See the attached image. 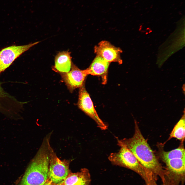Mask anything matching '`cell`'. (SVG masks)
Returning <instances> with one entry per match:
<instances>
[{"mask_svg": "<svg viewBox=\"0 0 185 185\" xmlns=\"http://www.w3.org/2000/svg\"><path fill=\"white\" fill-rule=\"evenodd\" d=\"M120 147L117 152L111 153L108 159L114 165L130 169L139 174L144 180L146 185H156L155 175L145 168L133 153L126 146Z\"/></svg>", "mask_w": 185, "mask_h": 185, "instance_id": "obj_3", "label": "cell"}, {"mask_svg": "<svg viewBox=\"0 0 185 185\" xmlns=\"http://www.w3.org/2000/svg\"><path fill=\"white\" fill-rule=\"evenodd\" d=\"M185 124L184 110L183 114L174 126L170 134L168 140L172 138H174L183 142L185 138Z\"/></svg>", "mask_w": 185, "mask_h": 185, "instance_id": "obj_14", "label": "cell"}, {"mask_svg": "<svg viewBox=\"0 0 185 185\" xmlns=\"http://www.w3.org/2000/svg\"><path fill=\"white\" fill-rule=\"evenodd\" d=\"M43 185H58V184L53 183L48 178Z\"/></svg>", "mask_w": 185, "mask_h": 185, "instance_id": "obj_17", "label": "cell"}, {"mask_svg": "<svg viewBox=\"0 0 185 185\" xmlns=\"http://www.w3.org/2000/svg\"><path fill=\"white\" fill-rule=\"evenodd\" d=\"M169 173L179 177H183L185 174V158H176L164 162Z\"/></svg>", "mask_w": 185, "mask_h": 185, "instance_id": "obj_12", "label": "cell"}, {"mask_svg": "<svg viewBox=\"0 0 185 185\" xmlns=\"http://www.w3.org/2000/svg\"><path fill=\"white\" fill-rule=\"evenodd\" d=\"M79 107L96 122L98 127L101 130L107 129V126L99 116L89 93L84 85L80 88L78 102Z\"/></svg>", "mask_w": 185, "mask_h": 185, "instance_id": "obj_5", "label": "cell"}, {"mask_svg": "<svg viewBox=\"0 0 185 185\" xmlns=\"http://www.w3.org/2000/svg\"><path fill=\"white\" fill-rule=\"evenodd\" d=\"M135 132L129 138L117 140V145L126 146L133 153L141 164L146 170L155 175H158L162 182L169 173L163 168L147 141L142 135L137 123L135 120Z\"/></svg>", "mask_w": 185, "mask_h": 185, "instance_id": "obj_1", "label": "cell"}, {"mask_svg": "<svg viewBox=\"0 0 185 185\" xmlns=\"http://www.w3.org/2000/svg\"><path fill=\"white\" fill-rule=\"evenodd\" d=\"M61 74L62 80L71 92L81 87L84 84L86 77L88 75L87 69L81 70L73 63L69 72Z\"/></svg>", "mask_w": 185, "mask_h": 185, "instance_id": "obj_8", "label": "cell"}, {"mask_svg": "<svg viewBox=\"0 0 185 185\" xmlns=\"http://www.w3.org/2000/svg\"><path fill=\"white\" fill-rule=\"evenodd\" d=\"M50 135L43 140L29 165L20 185H43L48 178Z\"/></svg>", "mask_w": 185, "mask_h": 185, "instance_id": "obj_2", "label": "cell"}, {"mask_svg": "<svg viewBox=\"0 0 185 185\" xmlns=\"http://www.w3.org/2000/svg\"><path fill=\"white\" fill-rule=\"evenodd\" d=\"M39 42L38 41L24 45H12L1 50L0 51V73L8 67L23 53Z\"/></svg>", "mask_w": 185, "mask_h": 185, "instance_id": "obj_6", "label": "cell"}, {"mask_svg": "<svg viewBox=\"0 0 185 185\" xmlns=\"http://www.w3.org/2000/svg\"><path fill=\"white\" fill-rule=\"evenodd\" d=\"M95 53L107 62H117L119 64L122 63L120 56L122 52L119 48L116 47L109 42L103 40L100 42L94 48Z\"/></svg>", "mask_w": 185, "mask_h": 185, "instance_id": "obj_7", "label": "cell"}, {"mask_svg": "<svg viewBox=\"0 0 185 185\" xmlns=\"http://www.w3.org/2000/svg\"><path fill=\"white\" fill-rule=\"evenodd\" d=\"M1 84L0 82V110L2 109V107H4L3 106L4 105V103H6V102L15 99L3 90Z\"/></svg>", "mask_w": 185, "mask_h": 185, "instance_id": "obj_15", "label": "cell"}, {"mask_svg": "<svg viewBox=\"0 0 185 185\" xmlns=\"http://www.w3.org/2000/svg\"><path fill=\"white\" fill-rule=\"evenodd\" d=\"M90 175L88 170L82 168L80 172H70L65 179L58 185H90Z\"/></svg>", "mask_w": 185, "mask_h": 185, "instance_id": "obj_10", "label": "cell"}, {"mask_svg": "<svg viewBox=\"0 0 185 185\" xmlns=\"http://www.w3.org/2000/svg\"><path fill=\"white\" fill-rule=\"evenodd\" d=\"M70 54L68 51L59 52L55 57L54 65L52 67V69L60 74L69 72L72 63Z\"/></svg>", "mask_w": 185, "mask_h": 185, "instance_id": "obj_11", "label": "cell"}, {"mask_svg": "<svg viewBox=\"0 0 185 185\" xmlns=\"http://www.w3.org/2000/svg\"><path fill=\"white\" fill-rule=\"evenodd\" d=\"M70 161L60 160L51 146L50 148V161L48 179L53 183H61L71 172L69 169Z\"/></svg>", "mask_w": 185, "mask_h": 185, "instance_id": "obj_4", "label": "cell"}, {"mask_svg": "<svg viewBox=\"0 0 185 185\" xmlns=\"http://www.w3.org/2000/svg\"><path fill=\"white\" fill-rule=\"evenodd\" d=\"M158 146L159 156L164 162L174 159L185 158V151L183 142H181V144L177 148L169 151H164L162 145Z\"/></svg>", "mask_w": 185, "mask_h": 185, "instance_id": "obj_13", "label": "cell"}, {"mask_svg": "<svg viewBox=\"0 0 185 185\" xmlns=\"http://www.w3.org/2000/svg\"><path fill=\"white\" fill-rule=\"evenodd\" d=\"M110 63L101 57L96 55L90 66L87 69L88 75L101 77L102 84H106L107 81L108 68Z\"/></svg>", "mask_w": 185, "mask_h": 185, "instance_id": "obj_9", "label": "cell"}, {"mask_svg": "<svg viewBox=\"0 0 185 185\" xmlns=\"http://www.w3.org/2000/svg\"><path fill=\"white\" fill-rule=\"evenodd\" d=\"M168 175L166 177L165 180L163 182L162 185H178L177 184V181H175V179H173L172 177H169V178Z\"/></svg>", "mask_w": 185, "mask_h": 185, "instance_id": "obj_16", "label": "cell"}]
</instances>
